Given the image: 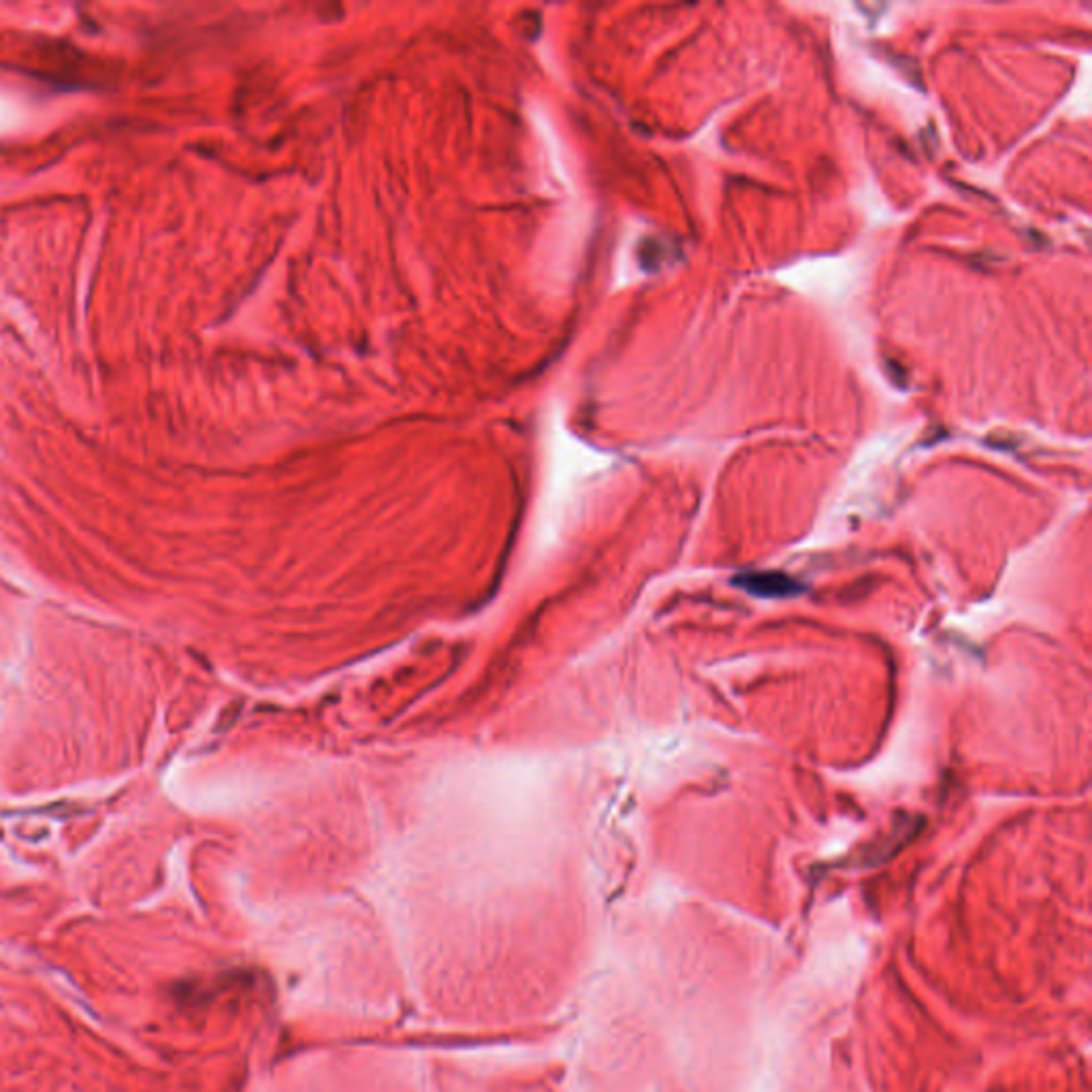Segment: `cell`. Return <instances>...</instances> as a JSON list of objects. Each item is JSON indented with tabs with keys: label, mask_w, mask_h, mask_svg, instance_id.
<instances>
[{
	"label": "cell",
	"mask_w": 1092,
	"mask_h": 1092,
	"mask_svg": "<svg viewBox=\"0 0 1092 1092\" xmlns=\"http://www.w3.org/2000/svg\"><path fill=\"white\" fill-rule=\"evenodd\" d=\"M737 585L758 598H794L803 594V582L781 572H747L735 578Z\"/></svg>",
	"instance_id": "cell-1"
}]
</instances>
